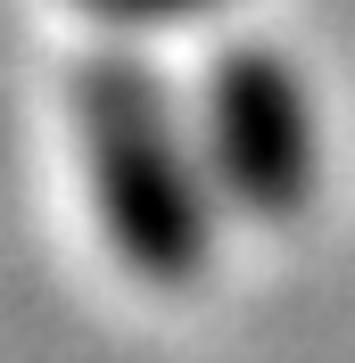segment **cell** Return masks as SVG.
<instances>
[{
    "instance_id": "cell-1",
    "label": "cell",
    "mask_w": 355,
    "mask_h": 363,
    "mask_svg": "<svg viewBox=\"0 0 355 363\" xmlns=\"http://www.w3.org/2000/svg\"><path fill=\"white\" fill-rule=\"evenodd\" d=\"M75 124H83V174L99 199L108 248L149 289H190L215 256V174L190 157L157 67L133 50L83 58L75 67Z\"/></svg>"
},
{
    "instance_id": "cell-2",
    "label": "cell",
    "mask_w": 355,
    "mask_h": 363,
    "mask_svg": "<svg viewBox=\"0 0 355 363\" xmlns=\"http://www.w3.org/2000/svg\"><path fill=\"white\" fill-rule=\"evenodd\" d=\"M207 174L256 223H289L314 199L322 133H314V99L281 50L240 42L207 67Z\"/></svg>"
},
{
    "instance_id": "cell-3",
    "label": "cell",
    "mask_w": 355,
    "mask_h": 363,
    "mask_svg": "<svg viewBox=\"0 0 355 363\" xmlns=\"http://www.w3.org/2000/svg\"><path fill=\"white\" fill-rule=\"evenodd\" d=\"M91 17H124V25H157V17H190V9H215V0H83Z\"/></svg>"
}]
</instances>
